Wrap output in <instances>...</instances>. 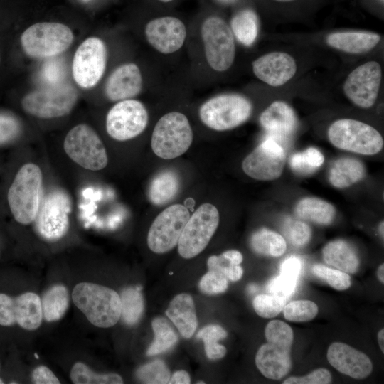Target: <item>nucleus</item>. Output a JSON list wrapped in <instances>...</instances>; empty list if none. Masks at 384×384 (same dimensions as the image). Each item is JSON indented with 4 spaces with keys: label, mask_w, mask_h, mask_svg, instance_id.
Instances as JSON below:
<instances>
[{
    "label": "nucleus",
    "mask_w": 384,
    "mask_h": 384,
    "mask_svg": "<svg viewBox=\"0 0 384 384\" xmlns=\"http://www.w3.org/2000/svg\"><path fill=\"white\" fill-rule=\"evenodd\" d=\"M43 174L33 163L22 165L15 173L6 193L9 211L16 222L28 225L37 216L43 198Z\"/></svg>",
    "instance_id": "1"
},
{
    "label": "nucleus",
    "mask_w": 384,
    "mask_h": 384,
    "mask_svg": "<svg viewBox=\"0 0 384 384\" xmlns=\"http://www.w3.org/2000/svg\"><path fill=\"white\" fill-rule=\"evenodd\" d=\"M265 338L267 343L262 345L257 352L256 366L265 377L279 380L291 369L293 331L284 321L272 320L266 326Z\"/></svg>",
    "instance_id": "2"
},
{
    "label": "nucleus",
    "mask_w": 384,
    "mask_h": 384,
    "mask_svg": "<svg viewBox=\"0 0 384 384\" xmlns=\"http://www.w3.org/2000/svg\"><path fill=\"white\" fill-rule=\"evenodd\" d=\"M72 299L87 320L97 327H111L121 318L120 296L109 287L80 282L75 286Z\"/></svg>",
    "instance_id": "3"
},
{
    "label": "nucleus",
    "mask_w": 384,
    "mask_h": 384,
    "mask_svg": "<svg viewBox=\"0 0 384 384\" xmlns=\"http://www.w3.org/2000/svg\"><path fill=\"white\" fill-rule=\"evenodd\" d=\"M78 97L77 90L69 82L43 85L27 93L21 100L23 110L38 118L51 119L70 113Z\"/></svg>",
    "instance_id": "4"
},
{
    "label": "nucleus",
    "mask_w": 384,
    "mask_h": 384,
    "mask_svg": "<svg viewBox=\"0 0 384 384\" xmlns=\"http://www.w3.org/2000/svg\"><path fill=\"white\" fill-rule=\"evenodd\" d=\"M193 142V131L186 116L178 112L162 116L152 132L151 146L154 153L164 159L184 154Z\"/></svg>",
    "instance_id": "5"
},
{
    "label": "nucleus",
    "mask_w": 384,
    "mask_h": 384,
    "mask_svg": "<svg viewBox=\"0 0 384 384\" xmlns=\"http://www.w3.org/2000/svg\"><path fill=\"white\" fill-rule=\"evenodd\" d=\"M73 33L65 24L41 22L33 24L21 36L22 49L29 57L49 58L65 51L73 41Z\"/></svg>",
    "instance_id": "6"
},
{
    "label": "nucleus",
    "mask_w": 384,
    "mask_h": 384,
    "mask_svg": "<svg viewBox=\"0 0 384 384\" xmlns=\"http://www.w3.org/2000/svg\"><path fill=\"white\" fill-rule=\"evenodd\" d=\"M328 138L336 148L363 155L380 152L384 141L380 132L372 126L352 119H341L331 124Z\"/></svg>",
    "instance_id": "7"
},
{
    "label": "nucleus",
    "mask_w": 384,
    "mask_h": 384,
    "mask_svg": "<svg viewBox=\"0 0 384 384\" xmlns=\"http://www.w3.org/2000/svg\"><path fill=\"white\" fill-rule=\"evenodd\" d=\"M252 110V104L245 97L237 94H224L205 102L199 109V117L210 129L225 131L246 122Z\"/></svg>",
    "instance_id": "8"
},
{
    "label": "nucleus",
    "mask_w": 384,
    "mask_h": 384,
    "mask_svg": "<svg viewBox=\"0 0 384 384\" xmlns=\"http://www.w3.org/2000/svg\"><path fill=\"white\" fill-rule=\"evenodd\" d=\"M219 212L211 203L201 205L189 217L178 242L179 255L194 257L207 246L219 224Z\"/></svg>",
    "instance_id": "9"
},
{
    "label": "nucleus",
    "mask_w": 384,
    "mask_h": 384,
    "mask_svg": "<svg viewBox=\"0 0 384 384\" xmlns=\"http://www.w3.org/2000/svg\"><path fill=\"white\" fill-rule=\"evenodd\" d=\"M63 148L66 154L84 169L100 171L107 164L108 157L102 140L85 124L76 125L68 132Z\"/></svg>",
    "instance_id": "10"
},
{
    "label": "nucleus",
    "mask_w": 384,
    "mask_h": 384,
    "mask_svg": "<svg viewBox=\"0 0 384 384\" xmlns=\"http://www.w3.org/2000/svg\"><path fill=\"white\" fill-rule=\"evenodd\" d=\"M201 37L209 66L218 72L229 69L235 59V44L226 22L218 16L206 18L201 26Z\"/></svg>",
    "instance_id": "11"
},
{
    "label": "nucleus",
    "mask_w": 384,
    "mask_h": 384,
    "mask_svg": "<svg viewBox=\"0 0 384 384\" xmlns=\"http://www.w3.org/2000/svg\"><path fill=\"white\" fill-rule=\"evenodd\" d=\"M71 200L63 190L55 188L43 198L35 219L38 235L48 241H56L67 233L70 225Z\"/></svg>",
    "instance_id": "12"
},
{
    "label": "nucleus",
    "mask_w": 384,
    "mask_h": 384,
    "mask_svg": "<svg viewBox=\"0 0 384 384\" xmlns=\"http://www.w3.org/2000/svg\"><path fill=\"white\" fill-rule=\"evenodd\" d=\"M107 50L97 37L85 39L77 48L72 64V74L76 84L83 89L95 87L105 73Z\"/></svg>",
    "instance_id": "13"
},
{
    "label": "nucleus",
    "mask_w": 384,
    "mask_h": 384,
    "mask_svg": "<svg viewBox=\"0 0 384 384\" xmlns=\"http://www.w3.org/2000/svg\"><path fill=\"white\" fill-rule=\"evenodd\" d=\"M190 217L188 208L174 204L161 212L152 223L147 235V245L155 253L171 250L177 244Z\"/></svg>",
    "instance_id": "14"
},
{
    "label": "nucleus",
    "mask_w": 384,
    "mask_h": 384,
    "mask_svg": "<svg viewBox=\"0 0 384 384\" xmlns=\"http://www.w3.org/2000/svg\"><path fill=\"white\" fill-rule=\"evenodd\" d=\"M148 123V112L144 105L136 100L119 101L108 112L106 130L117 141L133 139L145 129Z\"/></svg>",
    "instance_id": "15"
},
{
    "label": "nucleus",
    "mask_w": 384,
    "mask_h": 384,
    "mask_svg": "<svg viewBox=\"0 0 384 384\" xmlns=\"http://www.w3.org/2000/svg\"><path fill=\"white\" fill-rule=\"evenodd\" d=\"M382 80L379 63L368 61L353 70L343 84L346 97L357 107L368 109L378 98Z\"/></svg>",
    "instance_id": "16"
},
{
    "label": "nucleus",
    "mask_w": 384,
    "mask_h": 384,
    "mask_svg": "<svg viewBox=\"0 0 384 384\" xmlns=\"http://www.w3.org/2000/svg\"><path fill=\"white\" fill-rule=\"evenodd\" d=\"M43 320L40 297L33 292H26L12 298L0 293V325L9 326L17 324L31 331L37 329Z\"/></svg>",
    "instance_id": "17"
},
{
    "label": "nucleus",
    "mask_w": 384,
    "mask_h": 384,
    "mask_svg": "<svg viewBox=\"0 0 384 384\" xmlns=\"http://www.w3.org/2000/svg\"><path fill=\"white\" fill-rule=\"evenodd\" d=\"M285 159L283 146L268 137L245 158L242 168L247 176L254 179L271 181L281 176Z\"/></svg>",
    "instance_id": "18"
},
{
    "label": "nucleus",
    "mask_w": 384,
    "mask_h": 384,
    "mask_svg": "<svg viewBox=\"0 0 384 384\" xmlns=\"http://www.w3.org/2000/svg\"><path fill=\"white\" fill-rule=\"evenodd\" d=\"M145 36L149 43L164 54L178 50L186 37L184 23L178 18L160 17L150 21L145 27Z\"/></svg>",
    "instance_id": "19"
},
{
    "label": "nucleus",
    "mask_w": 384,
    "mask_h": 384,
    "mask_svg": "<svg viewBox=\"0 0 384 384\" xmlns=\"http://www.w3.org/2000/svg\"><path fill=\"white\" fill-rule=\"evenodd\" d=\"M294 59L284 52H272L252 62V71L261 81L272 87L282 86L296 73Z\"/></svg>",
    "instance_id": "20"
},
{
    "label": "nucleus",
    "mask_w": 384,
    "mask_h": 384,
    "mask_svg": "<svg viewBox=\"0 0 384 384\" xmlns=\"http://www.w3.org/2000/svg\"><path fill=\"white\" fill-rule=\"evenodd\" d=\"M327 359L338 371L355 379H364L373 370L372 362L367 355L342 342L330 345Z\"/></svg>",
    "instance_id": "21"
},
{
    "label": "nucleus",
    "mask_w": 384,
    "mask_h": 384,
    "mask_svg": "<svg viewBox=\"0 0 384 384\" xmlns=\"http://www.w3.org/2000/svg\"><path fill=\"white\" fill-rule=\"evenodd\" d=\"M142 88V76L139 67L132 63L117 67L109 76L105 93L111 101H121L137 96Z\"/></svg>",
    "instance_id": "22"
},
{
    "label": "nucleus",
    "mask_w": 384,
    "mask_h": 384,
    "mask_svg": "<svg viewBox=\"0 0 384 384\" xmlns=\"http://www.w3.org/2000/svg\"><path fill=\"white\" fill-rule=\"evenodd\" d=\"M261 126L269 137L276 139L286 137L296 129L297 120L292 108L283 101H274L260 117Z\"/></svg>",
    "instance_id": "23"
},
{
    "label": "nucleus",
    "mask_w": 384,
    "mask_h": 384,
    "mask_svg": "<svg viewBox=\"0 0 384 384\" xmlns=\"http://www.w3.org/2000/svg\"><path fill=\"white\" fill-rule=\"evenodd\" d=\"M166 315L183 338H189L197 328V317L193 298L188 294H179L170 302Z\"/></svg>",
    "instance_id": "24"
},
{
    "label": "nucleus",
    "mask_w": 384,
    "mask_h": 384,
    "mask_svg": "<svg viewBox=\"0 0 384 384\" xmlns=\"http://www.w3.org/2000/svg\"><path fill=\"white\" fill-rule=\"evenodd\" d=\"M379 34L366 31H341L330 33L327 44L338 50L360 54L372 50L380 42Z\"/></svg>",
    "instance_id": "25"
},
{
    "label": "nucleus",
    "mask_w": 384,
    "mask_h": 384,
    "mask_svg": "<svg viewBox=\"0 0 384 384\" xmlns=\"http://www.w3.org/2000/svg\"><path fill=\"white\" fill-rule=\"evenodd\" d=\"M324 262L346 273L355 274L360 260L356 250L348 242L336 240L327 243L322 251Z\"/></svg>",
    "instance_id": "26"
},
{
    "label": "nucleus",
    "mask_w": 384,
    "mask_h": 384,
    "mask_svg": "<svg viewBox=\"0 0 384 384\" xmlns=\"http://www.w3.org/2000/svg\"><path fill=\"white\" fill-rule=\"evenodd\" d=\"M363 162L356 159L343 157L336 160L329 172V181L336 188H346L361 181L366 176Z\"/></svg>",
    "instance_id": "27"
},
{
    "label": "nucleus",
    "mask_w": 384,
    "mask_h": 384,
    "mask_svg": "<svg viewBox=\"0 0 384 384\" xmlns=\"http://www.w3.org/2000/svg\"><path fill=\"white\" fill-rule=\"evenodd\" d=\"M294 212L298 218L319 225L331 224L336 216V208L331 203L316 197L301 199Z\"/></svg>",
    "instance_id": "28"
},
{
    "label": "nucleus",
    "mask_w": 384,
    "mask_h": 384,
    "mask_svg": "<svg viewBox=\"0 0 384 384\" xmlns=\"http://www.w3.org/2000/svg\"><path fill=\"white\" fill-rule=\"evenodd\" d=\"M179 188L180 179L178 174L171 170L162 171L151 181L148 197L154 205H165L176 196Z\"/></svg>",
    "instance_id": "29"
},
{
    "label": "nucleus",
    "mask_w": 384,
    "mask_h": 384,
    "mask_svg": "<svg viewBox=\"0 0 384 384\" xmlns=\"http://www.w3.org/2000/svg\"><path fill=\"white\" fill-rule=\"evenodd\" d=\"M41 301L43 319L48 322L58 321L69 306L68 290L64 285H53L44 293Z\"/></svg>",
    "instance_id": "30"
},
{
    "label": "nucleus",
    "mask_w": 384,
    "mask_h": 384,
    "mask_svg": "<svg viewBox=\"0 0 384 384\" xmlns=\"http://www.w3.org/2000/svg\"><path fill=\"white\" fill-rule=\"evenodd\" d=\"M250 246L254 252L259 255L277 257L285 252L287 243L284 238L279 233L261 228L252 235Z\"/></svg>",
    "instance_id": "31"
},
{
    "label": "nucleus",
    "mask_w": 384,
    "mask_h": 384,
    "mask_svg": "<svg viewBox=\"0 0 384 384\" xmlns=\"http://www.w3.org/2000/svg\"><path fill=\"white\" fill-rule=\"evenodd\" d=\"M230 29L237 40L245 46H251L258 33V19L251 9L237 13L231 19Z\"/></svg>",
    "instance_id": "32"
},
{
    "label": "nucleus",
    "mask_w": 384,
    "mask_h": 384,
    "mask_svg": "<svg viewBox=\"0 0 384 384\" xmlns=\"http://www.w3.org/2000/svg\"><path fill=\"white\" fill-rule=\"evenodd\" d=\"M242 255L238 250H227L219 256L213 255L208 260V270H216L225 274L231 281L239 280L243 270L240 264L242 262Z\"/></svg>",
    "instance_id": "33"
},
{
    "label": "nucleus",
    "mask_w": 384,
    "mask_h": 384,
    "mask_svg": "<svg viewBox=\"0 0 384 384\" xmlns=\"http://www.w3.org/2000/svg\"><path fill=\"white\" fill-rule=\"evenodd\" d=\"M151 327L154 339L147 350V356H152L165 352L177 342L178 336L165 318H155L152 321Z\"/></svg>",
    "instance_id": "34"
},
{
    "label": "nucleus",
    "mask_w": 384,
    "mask_h": 384,
    "mask_svg": "<svg viewBox=\"0 0 384 384\" xmlns=\"http://www.w3.org/2000/svg\"><path fill=\"white\" fill-rule=\"evenodd\" d=\"M121 318L127 325L137 324L144 311L143 297L139 287H127L121 292Z\"/></svg>",
    "instance_id": "35"
},
{
    "label": "nucleus",
    "mask_w": 384,
    "mask_h": 384,
    "mask_svg": "<svg viewBox=\"0 0 384 384\" xmlns=\"http://www.w3.org/2000/svg\"><path fill=\"white\" fill-rule=\"evenodd\" d=\"M324 161L323 154L315 147H309L302 152L292 154L289 166L295 174L308 176L315 173Z\"/></svg>",
    "instance_id": "36"
},
{
    "label": "nucleus",
    "mask_w": 384,
    "mask_h": 384,
    "mask_svg": "<svg viewBox=\"0 0 384 384\" xmlns=\"http://www.w3.org/2000/svg\"><path fill=\"white\" fill-rule=\"evenodd\" d=\"M70 379L75 384H122V377L116 373L98 374L86 364L78 362L70 370Z\"/></svg>",
    "instance_id": "37"
},
{
    "label": "nucleus",
    "mask_w": 384,
    "mask_h": 384,
    "mask_svg": "<svg viewBox=\"0 0 384 384\" xmlns=\"http://www.w3.org/2000/svg\"><path fill=\"white\" fill-rule=\"evenodd\" d=\"M226 336V331L216 324L205 326L197 334V338L203 341L206 356L210 359H219L225 356L226 348L218 341Z\"/></svg>",
    "instance_id": "38"
},
{
    "label": "nucleus",
    "mask_w": 384,
    "mask_h": 384,
    "mask_svg": "<svg viewBox=\"0 0 384 384\" xmlns=\"http://www.w3.org/2000/svg\"><path fill=\"white\" fill-rule=\"evenodd\" d=\"M22 133L20 119L13 113L0 110V148L15 143Z\"/></svg>",
    "instance_id": "39"
},
{
    "label": "nucleus",
    "mask_w": 384,
    "mask_h": 384,
    "mask_svg": "<svg viewBox=\"0 0 384 384\" xmlns=\"http://www.w3.org/2000/svg\"><path fill=\"white\" fill-rule=\"evenodd\" d=\"M316 303L309 300H296L290 302L283 309L284 316L286 319L302 322L313 319L318 313Z\"/></svg>",
    "instance_id": "40"
},
{
    "label": "nucleus",
    "mask_w": 384,
    "mask_h": 384,
    "mask_svg": "<svg viewBox=\"0 0 384 384\" xmlns=\"http://www.w3.org/2000/svg\"><path fill=\"white\" fill-rule=\"evenodd\" d=\"M137 377L144 383L165 384L169 383L170 372L164 362L156 360L139 368Z\"/></svg>",
    "instance_id": "41"
},
{
    "label": "nucleus",
    "mask_w": 384,
    "mask_h": 384,
    "mask_svg": "<svg viewBox=\"0 0 384 384\" xmlns=\"http://www.w3.org/2000/svg\"><path fill=\"white\" fill-rule=\"evenodd\" d=\"M287 299L272 294H259L252 302L255 312L263 318H273L277 316L286 305Z\"/></svg>",
    "instance_id": "42"
},
{
    "label": "nucleus",
    "mask_w": 384,
    "mask_h": 384,
    "mask_svg": "<svg viewBox=\"0 0 384 384\" xmlns=\"http://www.w3.org/2000/svg\"><path fill=\"white\" fill-rule=\"evenodd\" d=\"M312 272L337 290H345L349 288L351 284V279L348 273L336 268L316 264L312 267Z\"/></svg>",
    "instance_id": "43"
},
{
    "label": "nucleus",
    "mask_w": 384,
    "mask_h": 384,
    "mask_svg": "<svg viewBox=\"0 0 384 384\" xmlns=\"http://www.w3.org/2000/svg\"><path fill=\"white\" fill-rule=\"evenodd\" d=\"M40 70V78L43 85L65 82L66 65L62 59L52 57L46 58Z\"/></svg>",
    "instance_id": "44"
},
{
    "label": "nucleus",
    "mask_w": 384,
    "mask_h": 384,
    "mask_svg": "<svg viewBox=\"0 0 384 384\" xmlns=\"http://www.w3.org/2000/svg\"><path fill=\"white\" fill-rule=\"evenodd\" d=\"M285 237L292 245L302 247L306 245L311 238V229L301 220H288L284 225Z\"/></svg>",
    "instance_id": "45"
},
{
    "label": "nucleus",
    "mask_w": 384,
    "mask_h": 384,
    "mask_svg": "<svg viewBox=\"0 0 384 384\" xmlns=\"http://www.w3.org/2000/svg\"><path fill=\"white\" fill-rule=\"evenodd\" d=\"M228 286L227 277L223 273L216 270H208L199 282L201 291L210 295L224 292Z\"/></svg>",
    "instance_id": "46"
},
{
    "label": "nucleus",
    "mask_w": 384,
    "mask_h": 384,
    "mask_svg": "<svg viewBox=\"0 0 384 384\" xmlns=\"http://www.w3.org/2000/svg\"><path fill=\"white\" fill-rule=\"evenodd\" d=\"M297 282V279L279 274L267 282V292L269 294L284 297L287 299L295 291Z\"/></svg>",
    "instance_id": "47"
},
{
    "label": "nucleus",
    "mask_w": 384,
    "mask_h": 384,
    "mask_svg": "<svg viewBox=\"0 0 384 384\" xmlns=\"http://www.w3.org/2000/svg\"><path fill=\"white\" fill-rule=\"evenodd\" d=\"M331 382L330 372L326 368H318L303 377H290L284 384H328Z\"/></svg>",
    "instance_id": "48"
},
{
    "label": "nucleus",
    "mask_w": 384,
    "mask_h": 384,
    "mask_svg": "<svg viewBox=\"0 0 384 384\" xmlns=\"http://www.w3.org/2000/svg\"><path fill=\"white\" fill-rule=\"evenodd\" d=\"M302 267V260L296 255H292L284 259L281 263L279 274L298 280Z\"/></svg>",
    "instance_id": "49"
},
{
    "label": "nucleus",
    "mask_w": 384,
    "mask_h": 384,
    "mask_svg": "<svg viewBox=\"0 0 384 384\" xmlns=\"http://www.w3.org/2000/svg\"><path fill=\"white\" fill-rule=\"evenodd\" d=\"M31 378L36 384H59L60 383L51 370L43 366L36 368Z\"/></svg>",
    "instance_id": "50"
},
{
    "label": "nucleus",
    "mask_w": 384,
    "mask_h": 384,
    "mask_svg": "<svg viewBox=\"0 0 384 384\" xmlns=\"http://www.w3.org/2000/svg\"><path fill=\"white\" fill-rule=\"evenodd\" d=\"M190 383V376L185 370L175 372L169 381V383L171 384H188Z\"/></svg>",
    "instance_id": "51"
},
{
    "label": "nucleus",
    "mask_w": 384,
    "mask_h": 384,
    "mask_svg": "<svg viewBox=\"0 0 384 384\" xmlns=\"http://www.w3.org/2000/svg\"><path fill=\"white\" fill-rule=\"evenodd\" d=\"M378 341L382 352H384V329H382L378 334Z\"/></svg>",
    "instance_id": "52"
},
{
    "label": "nucleus",
    "mask_w": 384,
    "mask_h": 384,
    "mask_svg": "<svg viewBox=\"0 0 384 384\" xmlns=\"http://www.w3.org/2000/svg\"><path fill=\"white\" fill-rule=\"evenodd\" d=\"M377 276L380 282L384 283V264H381L379 266L377 270Z\"/></svg>",
    "instance_id": "53"
},
{
    "label": "nucleus",
    "mask_w": 384,
    "mask_h": 384,
    "mask_svg": "<svg viewBox=\"0 0 384 384\" xmlns=\"http://www.w3.org/2000/svg\"><path fill=\"white\" fill-rule=\"evenodd\" d=\"M383 228H384V222L381 221L378 227V231L383 239L384 236Z\"/></svg>",
    "instance_id": "54"
},
{
    "label": "nucleus",
    "mask_w": 384,
    "mask_h": 384,
    "mask_svg": "<svg viewBox=\"0 0 384 384\" xmlns=\"http://www.w3.org/2000/svg\"><path fill=\"white\" fill-rule=\"evenodd\" d=\"M220 1L225 4H230L235 2L236 0H219Z\"/></svg>",
    "instance_id": "55"
},
{
    "label": "nucleus",
    "mask_w": 384,
    "mask_h": 384,
    "mask_svg": "<svg viewBox=\"0 0 384 384\" xmlns=\"http://www.w3.org/2000/svg\"><path fill=\"white\" fill-rule=\"evenodd\" d=\"M275 1H281V2H287V1H294V0H275Z\"/></svg>",
    "instance_id": "56"
},
{
    "label": "nucleus",
    "mask_w": 384,
    "mask_h": 384,
    "mask_svg": "<svg viewBox=\"0 0 384 384\" xmlns=\"http://www.w3.org/2000/svg\"><path fill=\"white\" fill-rule=\"evenodd\" d=\"M159 1H161L162 2H170V1H171L173 0H159Z\"/></svg>",
    "instance_id": "57"
},
{
    "label": "nucleus",
    "mask_w": 384,
    "mask_h": 384,
    "mask_svg": "<svg viewBox=\"0 0 384 384\" xmlns=\"http://www.w3.org/2000/svg\"><path fill=\"white\" fill-rule=\"evenodd\" d=\"M4 383V381L0 378V384Z\"/></svg>",
    "instance_id": "58"
},
{
    "label": "nucleus",
    "mask_w": 384,
    "mask_h": 384,
    "mask_svg": "<svg viewBox=\"0 0 384 384\" xmlns=\"http://www.w3.org/2000/svg\"><path fill=\"white\" fill-rule=\"evenodd\" d=\"M1 54H0V63H1Z\"/></svg>",
    "instance_id": "59"
},
{
    "label": "nucleus",
    "mask_w": 384,
    "mask_h": 384,
    "mask_svg": "<svg viewBox=\"0 0 384 384\" xmlns=\"http://www.w3.org/2000/svg\"><path fill=\"white\" fill-rule=\"evenodd\" d=\"M380 1H383L384 0H380Z\"/></svg>",
    "instance_id": "60"
}]
</instances>
